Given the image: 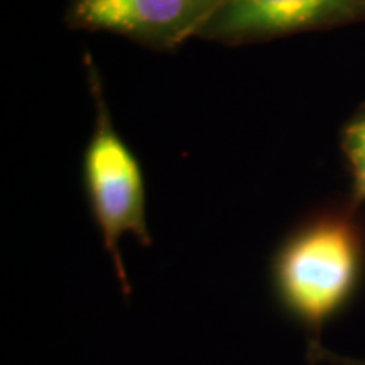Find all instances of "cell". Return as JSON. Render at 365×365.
I'll return each instance as SVG.
<instances>
[{"label":"cell","instance_id":"1","mask_svg":"<svg viewBox=\"0 0 365 365\" xmlns=\"http://www.w3.org/2000/svg\"><path fill=\"white\" fill-rule=\"evenodd\" d=\"M352 205L308 218L272 261V279L284 308L314 335L357 289L365 262V228Z\"/></svg>","mask_w":365,"mask_h":365},{"label":"cell","instance_id":"2","mask_svg":"<svg viewBox=\"0 0 365 365\" xmlns=\"http://www.w3.org/2000/svg\"><path fill=\"white\" fill-rule=\"evenodd\" d=\"M83 66L95 107L93 132L83 154L85 188L118 284L122 293L129 296V277L120 254L122 237L134 235L145 247L153 242L145 212L144 175L135 154L113 127L103 81L90 53L83 54Z\"/></svg>","mask_w":365,"mask_h":365},{"label":"cell","instance_id":"3","mask_svg":"<svg viewBox=\"0 0 365 365\" xmlns=\"http://www.w3.org/2000/svg\"><path fill=\"white\" fill-rule=\"evenodd\" d=\"M223 0H70V29L110 33L154 51H175L200 33Z\"/></svg>","mask_w":365,"mask_h":365},{"label":"cell","instance_id":"4","mask_svg":"<svg viewBox=\"0 0 365 365\" xmlns=\"http://www.w3.org/2000/svg\"><path fill=\"white\" fill-rule=\"evenodd\" d=\"M357 22H365V0H223L200 38L244 46Z\"/></svg>","mask_w":365,"mask_h":365},{"label":"cell","instance_id":"5","mask_svg":"<svg viewBox=\"0 0 365 365\" xmlns=\"http://www.w3.org/2000/svg\"><path fill=\"white\" fill-rule=\"evenodd\" d=\"M340 148L352 176L350 205L365 207V103L345 122L340 132Z\"/></svg>","mask_w":365,"mask_h":365},{"label":"cell","instance_id":"6","mask_svg":"<svg viewBox=\"0 0 365 365\" xmlns=\"http://www.w3.org/2000/svg\"><path fill=\"white\" fill-rule=\"evenodd\" d=\"M308 360L312 364H328V365H365L364 359L341 357L331 354L318 340H312L308 345Z\"/></svg>","mask_w":365,"mask_h":365}]
</instances>
